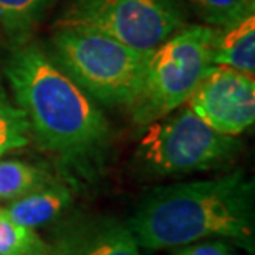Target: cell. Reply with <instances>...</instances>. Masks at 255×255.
I'll use <instances>...</instances> for the list:
<instances>
[{"instance_id": "cell-1", "label": "cell", "mask_w": 255, "mask_h": 255, "mask_svg": "<svg viewBox=\"0 0 255 255\" xmlns=\"http://www.w3.org/2000/svg\"><path fill=\"white\" fill-rule=\"evenodd\" d=\"M254 181L244 172L164 186L147 196L128 229L149 251L231 239L254 249Z\"/></svg>"}, {"instance_id": "cell-2", "label": "cell", "mask_w": 255, "mask_h": 255, "mask_svg": "<svg viewBox=\"0 0 255 255\" xmlns=\"http://www.w3.org/2000/svg\"><path fill=\"white\" fill-rule=\"evenodd\" d=\"M3 73L43 149L80 162L108 146L111 128L105 115L37 43L15 47Z\"/></svg>"}, {"instance_id": "cell-3", "label": "cell", "mask_w": 255, "mask_h": 255, "mask_svg": "<svg viewBox=\"0 0 255 255\" xmlns=\"http://www.w3.org/2000/svg\"><path fill=\"white\" fill-rule=\"evenodd\" d=\"M50 57L90 98L128 108L139 93L147 58L105 33L73 27L55 32Z\"/></svg>"}, {"instance_id": "cell-4", "label": "cell", "mask_w": 255, "mask_h": 255, "mask_svg": "<svg viewBox=\"0 0 255 255\" xmlns=\"http://www.w3.org/2000/svg\"><path fill=\"white\" fill-rule=\"evenodd\" d=\"M219 28L192 25L171 35L146 58L141 88L129 106L134 123L147 126L181 108L214 68Z\"/></svg>"}, {"instance_id": "cell-5", "label": "cell", "mask_w": 255, "mask_h": 255, "mask_svg": "<svg viewBox=\"0 0 255 255\" xmlns=\"http://www.w3.org/2000/svg\"><path fill=\"white\" fill-rule=\"evenodd\" d=\"M241 149L237 137L214 131L189 108L147 125L134 161L152 177H174L226 166Z\"/></svg>"}, {"instance_id": "cell-6", "label": "cell", "mask_w": 255, "mask_h": 255, "mask_svg": "<svg viewBox=\"0 0 255 255\" xmlns=\"http://www.w3.org/2000/svg\"><path fill=\"white\" fill-rule=\"evenodd\" d=\"M62 27L95 30L149 57L186 27V15L179 0H71Z\"/></svg>"}, {"instance_id": "cell-7", "label": "cell", "mask_w": 255, "mask_h": 255, "mask_svg": "<svg viewBox=\"0 0 255 255\" xmlns=\"http://www.w3.org/2000/svg\"><path fill=\"white\" fill-rule=\"evenodd\" d=\"M186 103L214 131L236 137L255 121L254 76L227 66H214Z\"/></svg>"}, {"instance_id": "cell-8", "label": "cell", "mask_w": 255, "mask_h": 255, "mask_svg": "<svg viewBox=\"0 0 255 255\" xmlns=\"http://www.w3.org/2000/svg\"><path fill=\"white\" fill-rule=\"evenodd\" d=\"M71 199L73 197L68 187L52 182L17 201L8 202L2 212L13 222L35 231L37 227L53 222L62 216L65 209L71 204Z\"/></svg>"}, {"instance_id": "cell-9", "label": "cell", "mask_w": 255, "mask_h": 255, "mask_svg": "<svg viewBox=\"0 0 255 255\" xmlns=\"http://www.w3.org/2000/svg\"><path fill=\"white\" fill-rule=\"evenodd\" d=\"M214 66L242 71L254 76L255 71V15H249L242 22L224 30L219 37L212 57Z\"/></svg>"}, {"instance_id": "cell-10", "label": "cell", "mask_w": 255, "mask_h": 255, "mask_svg": "<svg viewBox=\"0 0 255 255\" xmlns=\"http://www.w3.org/2000/svg\"><path fill=\"white\" fill-rule=\"evenodd\" d=\"M65 255H142L131 231L110 222L91 227L70 242Z\"/></svg>"}, {"instance_id": "cell-11", "label": "cell", "mask_w": 255, "mask_h": 255, "mask_svg": "<svg viewBox=\"0 0 255 255\" xmlns=\"http://www.w3.org/2000/svg\"><path fill=\"white\" fill-rule=\"evenodd\" d=\"M52 0H0V28L13 47L28 42Z\"/></svg>"}, {"instance_id": "cell-12", "label": "cell", "mask_w": 255, "mask_h": 255, "mask_svg": "<svg viewBox=\"0 0 255 255\" xmlns=\"http://www.w3.org/2000/svg\"><path fill=\"white\" fill-rule=\"evenodd\" d=\"M52 182V176L35 164L18 159L0 161V202L17 201Z\"/></svg>"}, {"instance_id": "cell-13", "label": "cell", "mask_w": 255, "mask_h": 255, "mask_svg": "<svg viewBox=\"0 0 255 255\" xmlns=\"http://www.w3.org/2000/svg\"><path fill=\"white\" fill-rule=\"evenodd\" d=\"M0 255H52V249L33 229L13 222L0 209Z\"/></svg>"}, {"instance_id": "cell-14", "label": "cell", "mask_w": 255, "mask_h": 255, "mask_svg": "<svg viewBox=\"0 0 255 255\" xmlns=\"http://www.w3.org/2000/svg\"><path fill=\"white\" fill-rule=\"evenodd\" d=\"M32 129L27 116L0 91V157L28 146Z\"/></svg>"}, {"instance_id": "cell-15", "label": "cell", "mask_w": 255, "mask_h": 255, "mask_svg": "<svg viewBox=\"0 0 255 255\" xmlns=\"http://www.w3.org/2000/svg\"><path fill=\"white\" fill-rule=\"evenodd\" d=\"M192 8L207 25L224 30L254 15V0H189Z\"/></svg>"}, {"instance_id": "cell-16", "label": "cell", "mask_w": 255, "mask_h": 255, "mask_svg": "<svg viewBox=\"0 0 255 255\" xmlns=\"http://www.w3.org/2000/svg\"><path fill=\"white\" fill-rule=\"evenodd\" d=\"M176 255H237L227 242H196L189 244Z\"/></svg>"}]
</instances>
